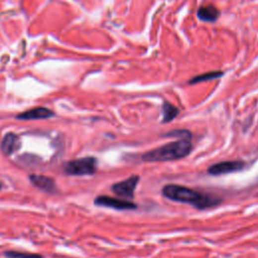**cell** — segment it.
<instances>
[{
  "label": "cell",
  "instance_id": "cell-12",
  "mask_svg": "<svg viewBox=\"0 0 258 258\" xmlns=\"http://www.w3.org/2000/svg\"><path fill=\"white\" fill-rule=\"evenodd\" d=\"M221 76H223L222 72H209L200 76H197L195 78H193L190 83L191 84H197V83H202V82H206V81H211L214 79H218Z\"/></svg>",
  "mask_w": 258,
  "mask_h": 258
},
{
  "label": "cell",
  "instance_id": "cell-9",
  "mask_svg": "<svg viewBox=\"0 0 258 258\" xmlns=\"http://www.w3.org/2000/svg\"><path fill=\"white\" fill-rule=\"evenodd\" d=\"M20 146H21L20 138L15 133L9 132L5 134V136L3 137L0 148H1L2 152L5 155H11L14 152H16L20 148Z\"/></svg>",
  "mask_w": 258,
  "mask_h": 258
},
{
  "label": "cell",
  "instance_id": "cell-1",
  "mask_svg": "<svg viewBox=\"0 0 258 258\" xmlns=\"http://www.w3.org/2000/svg\"><path fill=\"white\" fill-rule=\"evenodd\" d=\"M163 196L171 201L189 204L195 207L198 210H205L212 207H216L222 203V200L208 194H203L201 192L187 188L185 186L170 184L166 185L163 190Z\"/></svg>",
  "mask_w": 258,
  "mask_h": 258
},
{
  "label": "cell",
  "instance_id": "cell-13",
  "mask_svg": "<svg viewBox=\"0 0 258 258\" xmlns=\"http://www.w3.org/2000/svg\"><path fill=\"white\" fill-rule=\"evenodd\" d=\"M4 255L7 258H44L40 254H35V253H27V252H20V251H6Z\"/></svg>",
  "mask_w": 258,
  "mask_h": 258
},
{
  "label": "cell",
  "instance_id": "cell-2",
  "mask_svg": "<svg viewBox=\"0 0 258 258\" xmlns=\"http://www.w3.org/2000/svg\"><path fill=\"white\" fill-rule=\"evenodd\" d=\"M193 150L190 139L181 138L169 142L163 146L154 148L142 154V160L146 163H164V161L178 160L187 157Z\"/></svg>",
  "mask_w": 258,
  "mask_h": 258
},
{
  "label": "cell",
  "instance_id": "cell-5",
  "mask_svg": "<svg viewBox=\"0 0 258 258\" xmlns=\"http://www.w3.org/2000/svg\"><path fill=\"white\" fill-rule=\"evenodd\" d=\"M94 204L98 207H105L119 211L135 210L137 208L136 204L131 201L119 198H112L109 196H98L94 200Z\"/></svg>",
  "mask_w": 258,
  "mask_h": 258
},
{
  "label": "cell",
  "instance_id": "cell-4",
  "mask_svg": "<svg viewBox=\"0 0 258 258\" xmlns=\"http://www.w3.org/2000/svg\"><path fill=\"white\" fill-rule=\"evenodd\" d=\"M139 180V176L133 175L122 182L114 184L111 187L112 192L120 198H123L125 200H130L134 197V193Z\"/></svg>",
  "mask_w": 258,
  "mask_h": 258
},
{
  "label": "cell",
  "instance_id": "cell-7",
  "mask_svg": "<svg viewBox=\"0 0 258 258\" xmlns=\"http://www.w3.org/2000/svg\"><path fill=\"white\" fill-rule=\"evenodd\" d=\"M55 115V113L45 107H37L34 109H29L25 112H22L16 115V119L19 120H38V119H48Z\"/></svg>",
  "mask_w": 258,
  "mask_h": 258
},
{
  "label": "cell",
  "instance_id": "cell-14",
  "mask_svg": "<svg viewBox=\"0 0 258 258\" xmlns=\"http://www.w3.org/2000/svg\"><path fill=\"white\" fill-rule=\"evenodd\" d=\"M0 188H1V185H0Z\"/></svg>",
  "mask_w": 258,
  "mask_h": 258
},
{
  "label": "cell",
  "instance_id": "cell-6",
  "mask_svg": "<svg viewBox=\"0 0 258 258\" xmlns=\"http://www.w3.org/2000/svg\"><path fill=\"white\" fill-rule=\"evenodd\" d=\"M245 168V163L242 160H225L212 165L207 173L210 176H222L232 173H237Z\"/></svg>",
  "mask_w": 258,
  "mask_h": 258
},
{
  "label": "cell",
  "instance_id": "cell-3",
  "mask_svg": "<svg viewBox=\"0 0 258 258\" xmlns=\"http://www.w3.org/2000/svg\"><path fill=\"white\" fill-rule=\"evenodd\" d=\"M98 160L94 156L73 159L64 165V172L69 176H92L97 171Z\"/></svg>",
  "mask_w": 258,
  "mask_h": 258
},
{
  "label": "cell",
  "instance_id": "cell-8",
  "mask_svg": "<svg viewBox=\"0 0 258 258\" xmlns=\"http://www.w3.org/2000/svg\"><path fill=\"white\" fill-rule=\"evenodd\" d=\"M30 183L36 188L46 192V193H55L57 190V186L55 181L47 176L43 175H31L29 177Z\"/></svg>",
  "mask_w": 258,
  "mask_h": 258
},
{
  "label": "cell",
  "instance_id": "cell-11",
  "mask_svg": "<svg viewBox=\"0 0 258 258\" xmlns=\"http://www.w3.org/2000/svg\"><path fill=\"white\" fill-rule=\"evenodd\" d=\"M180 114V110L170 102L163 104V123H170Z\"/></svg>",
  "mask_w": 258,
  "mask_h": 258
},
{
  "label": "cell",
  "instance_id": "cell-10",
  "mask_svg": "<svg viewBox=\"0 0 258 258\" xmlns=\"http://www.w3.org/2000/svg\"><path fill=\"white\" fill-rule=\"evenodd\" d=\"M219 10L213 5L202 6L198 11V17L203 21L213 22L219 17Z\"/></svg>",
  "mask_w": 258,
  "mask_h": 258
}]
</instances>
